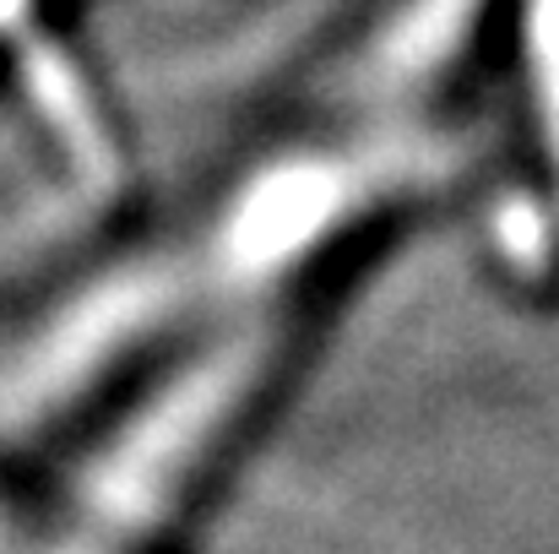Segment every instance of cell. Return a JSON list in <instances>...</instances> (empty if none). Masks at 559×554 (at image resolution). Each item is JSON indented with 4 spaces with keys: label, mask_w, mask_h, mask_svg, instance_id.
<instances>
[{
    "label": "cell",
    "mask_w": 559,
    "mask_h": 554,
    "mask_svg": "<svg viewBox=\"0 0 559 554\" xmlns=\"http://www.w3.org/2000/svg\"><path fill=\"white\" fill-rule=\"evenodd\" d=\"M435 164H440L435 137H391V142H370V148H354V153L283 164L261 185H250L201 245L153 261L158 288H164L169 310L180 316L186 305L206 299V294L261 283L283 261L310 250L332 223L359 212L380 190L424 180Z\"/></svg>",
    "instance_id": "cell-1"
},
{
    "label": "cell",
    "mask_w": 559,
    "mask_h": 554,
    "mask_svg": "<svg viewBox=\"0 0 559 554\" xmlns=\"http://www.w3.org/2000/svg\"><path fill=\"white\" fill-rule=\"evenodd\" d=\"M261 369L266 332H234L190 359L93 462L55 554H120L136 544V533L164 517L206 440L234 419Z\"/></svg>",
    "instance_id": "cell-2"
},
{
    "label": "cell",
    "mask_w": 559,
    "mask_h": 554,
    "mask_svg": "<svg viewBox=\"0 0 559 554\" xmlns=\"http://www.w3.org/2000/svg\"><path fill=\"white\" fill-rule=\"evenodd\" d=\"M484 0H402L359 66V93H396L424 82L473 27Z\"/></svg>",
    "instance_id": "cell-3"
},
{
    "label": "cell",
    "mask_w": 559,
    "mask_h": 554,
    "mask_svg": "<svg viewBox=\"0 0 559 554\" xmlns=\"http://www.w3.org/2000/svg\"><path fill=\"white\" fill-rule=\"evenodd\" d=\"M27 87H33V98H38V115L55 126V137L76 153V164H87V169H104L109 164V142H104V131H98V115H93V104H87V93H82V82L66 71V60L55 55V49H27Z\"/></svg>",
    "instance_id": "cell-4"
},
{
    "label": "cell",
    "mask_w": 559,
    "mask_h": 554,
    "mask_svg": "<svg viewBox=\"0 0 559 554\" xmlns=\"http://www.w3.org/2000/svg\"><path fill=\"white\" fill-rule=\"evenodd\" d=\"M527 66H533L538 120L559 175V0H527Z\"/></svg>",
    "instance_id": "cell-5"
}]
</instances>
